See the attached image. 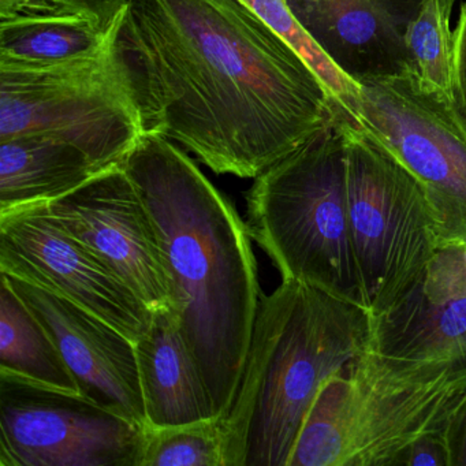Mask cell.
Instances as JSON below:
<instances>
[{"mask_svg": "<svg viewBox=\"0 0 466 466\" xmlns=\"http://www.w3.org/2000/svg\"><path fill=\"white\" fill-rule=\"evenodd\" d=\"M146 132L258 178L334 116L305 59L239 0H129L116 39Z\"/></svg>", "mask_w": 466, "mask_h": 466, "instance_id": "1", "label": "cell"}, {"mask_svg": "<svg viewBox=\"0 0 466 466\" xmlns=\"http://www.w3.org/2000/svg\"><path fill=\"white\" fill-rule=\"evenodd\" d=\"M151 212L173 312L215 416L236 398L260 305L247 223L168 138L146 132L121 163Z\"/></svg>", "mask_w": 466, "mask_h": 466, "instance_id": "2", "label": "cell"}, {"mask_svg": "<svg viewBox=\"0 0 466 466\" xmlns=\"http://www.w3.org/2000/svg\"><path fill=\"white\" fill-rule=\"evenodd\" d=\"M370 320L296 280L261 293L238 390L220 416L228 466H289L323 384L367 350Z\"/></svg>", "mask_w": 466, "mask_h": 466, "instance_id": "3", "label": "cell"}, {"mask_svg": "<svg viewBox=\"0 0 466 466\" xmlns=\"http://www.w3.org/2000/svg\"><path fill=\"white\" fill-rule=\"evenodd\" d=\"M465 398L466 357L410 361L367 349L323 384L289 466H394Z\"/></svg>", "mask_w": 466, "mask_h": 466, "instance_id": "4", "label": "cell"}, {"mask_svg": "<svg viewBox=\"0 0 466 466\" xmlns=\"http://www.w3.org/2000/svg\"><path fill=\"white\" fill-rule=\"evenodd\" d=\"M340 107L337 102L323 127L255 178L245 223L282 280L367 309L349 228Z\"/></svg>", "mask_w": 466, "mask_h": 466, "instance_id": "5", "label": "cell"}, {"mask_svg": "<svg viewBox=\"0 0 466 466\" xmlns=\"http://www.w3.org/2000/svg\"><path fill=\"white\" fill-rule=\"evenodd\" d=\"M116 39L96 56L65 64H0V140L53 136L100 168L121 165L146 127Z\"/></svg>", "mask_w": 466, "mask_h": 466, "instance_id": "6", "label": "cell"}, {"mask_svg": "<svg viewBox=\"0 0 466 466\" xmlns=\"http://www.w3.org/2000/svg\"><path fill=\"white\" fill-rule=\"evenodd\" d=\"M346 204L354 255L372 316L389 309L438 252L424 190L345 107Z\"/></svg>", "mask_w": 466, "mask_h": 466, "instance_id": "7", "label": "cell"}, {"mask_svg": "<svg viewBox=\"0 0 466 466\" xmlns=\"http://www.w3.org/2000/svg\"><path fill=\"white\" fill-rule=\"evenodd\" d=\"M354 118L424 190L441 247L466 244V130L413 76L359 83Z\"/></svg>", "mask_w": 466, "mask_h": 466, "instance_id": "8", "label": "cell"}, {"mask_svg": "<svg viewBox=\"0 0 466 466\" xmlns=\"http://www.w3.org/2000/svg\"><path fill=\"white\" fill-rule=\"evenodd\" d=\"M146 427L0 373V466H137Z\"/></svg>", "mask_w": 466, "mask_h": 466, "instance_id": "9", "label": "cell"}, {"mask_svg": "<svg viewBox=\"0 0 466 466\" xmlns=\"http://www.w3.org/2000/svg\"><path fill=\"white\" fill-rule=\"evenodd\" d=\"M0 272L70 299L133 342L151 326L154 310L64 230L46 204L0 215Z\"/></svg>", "mask_w": 466, "mask_h": 466, "instance_id": "10", "label": "cell"}, {"mask_svg": "<svg viewBox=\"0 0 466 466\" xmlns=\"http://www.w3.org/2000/svg\"><path fill=\"white\" fill-rule=\"evenodd\" d=\"M46 207L64 230L110 267L152 310L173 309L154 219L121 165L100 171Z\"/></svg>", "mask_w": 466, "mask_h": 466, "instance_id": "11", "label": "cell"}, {"mask_svg": "<svg viewBox=\"0 0 466 466\" xmlns=\"http://www.w3.org/2000/svg\"><path fill=\"white\" fill-rule=\"evenodd\" d=\"M4 275L58 346L80 394L133 424L147 427L135 342L70 299Z\"/></svg>", "mask_w": 466, "mask_h": 466, "instance_id": "12", "label": "cell"}, {"mask_svg": "<svg viewBox=\"0 0 466 466\" xmlns=\"http://www.w3.org/2000/svg\"><path fill=\"white\" fill-rule=\"evenodd\" d=\"M368 349L410 361L466 357V244L439 248L416 282L372 316Z\"/></svg>", "mask_w": 466, "mask_h": 466, "instance_id": "13", "label": "cell"}, {"mask_svg": "<svg viewBox=\"0 0 466 466\" xmlns=\"http://www.w3.org/2000/svg\"><path fill=\"white\" fill-rule=\"evenodd\" d=\"M309 36L357 84L411 76L406 32L424 0H288Z\"/></svg>", "mask_w": 466, "mask_h": 466, "instance_id": "14", "label": "cell"}, {"mask_svg": "<svg viewBox=\"0 0 466 466\" xmlns=\"http://www.w3.org/2000/svg\"><path fill=\"white\" fill-rule=\"evenodd\" d=\"M135 346L147 425L176 427L217 417L173 309L154 310L151 326Z\"/></svg>", "mask_w": 466, "mask_h": 466, "instance_id": "15", "label": "cell"}, {"mask_svg": "<svg viewBox=\"0 0 466 466\" xmlns=\"http://www.w3.org/2000/svg\"><path fill=\"white\" fill-rule=\"evenodd\" d=\"M122 15L106 31L80 10L31 0L0 15V64L47 66L96 56L116 39Z\"/></svg>", "mask_w": 466, "mask_h": 466, "instance_id": "16", "label": "cell"}, {"mask_svg": "<svg viewBox=\"0 0 466 466\" xmlns=\"http://www.w3.org/2000/svg\"><path fill=\"white\" fill-rule=\"evenodd\" d=\"M103 170L86 152L53 136L0 140V215L56 200Z\"/></svg>", "mask_w": 466, "mask_h": 466, "instance_id": "17", "label": "cell"}, {"mask_svg": "<svg viewBox=\"0 0 466 466\" xmlns=\"http://www.w3.org/2000/svg\"><path fill=\"white\" fill-rule=\"evenodd\" d=\"M0 373L80 394L58 346L4 274H0Z\"/></svg>", "mask_w": 466, "mask_h": 466, "instance_id": "18", "label": "cell"}, {"mask_svg": "<svg viewBox=\"0 0 466 466\" xmlns=\"http://www.w3.org/2000/svg\"><path fill=\"white\" fill-rule=\"evenodd\" d=\"M458 0H424L406 32L411 76L427 91L451 103L454 32L450 28Z\"/></svg>", "mask_w": 466, "mask_h": 466, "instance_id": "19", "label": "cell"}, {"mask_svg": "<svg viewBox=\"0 0 466 466\" xmlns=\"http://www.w3.org/2000/svg\"><path fill=\"white\" fill-rule=\"evenodd\" d=\"M137 466H228L222 420L214 417L176 427L147 425Z\"/></svg>", "mask_w": 466, "mask_h": 466, "instance_id": "20", "label": "cell"}, {"mask_svg": "<svg viewBox=\"0 0 466 466\" xmlns=\"http://www.w3.org/2000/svg\"><path fill=\"white\" fill-rule=\"evenodd\" d=\"M256 17L288 42L319 76L332 99L349 113L359 105L360 86L343 75L299 24L288 0H239Z\"/></svg>", "mask_w": 466, "mask_h": 466, "instance_id": "21", "label": "cell"}, {"mask_svg": "<svg viewBox=\"0 0 466 466\" xmlns=\"http://www.w3.org/2000/svg\"><path fill=\"white\" fill-rule=\"evenodd\" d=\"M394 466H450L444 428L425 433L411 441L398 454Z\"/></svg>", "mask_w": 466, "mask_h": 466, "instance_id": "22", "label": "cell"}, {"mask_svg": "<svg viewBox=\"0 0 466 466\" xmlns=\"http://www.w3.org/2000/svg\"><path fill=\"white\" fill-rule=\"evenodd\" d=\"M450 105L466 130V9L463 6H461L457 28L454 29V78Z\"/></svg>", "mask_w": 466, "mask_h": 466, "instance_id": "23", "label": "cell"}, {"mask_svg": "<svg viewBox=\"0 0 466 466\" xmlns=\"http://www.w3.org/2000/svg\"><path fill=\"white\" fill-rule=\"evenodd\" d=\"M50 2L86 13L106 31L124 15L129 4V0H50Z\"/></svg>", "mask_w": 466, "mask_h": 466, "instance_id": "24", "label": "cell"}, {"mask_svg": "<svg viewBox=\"0 0 466 466\" xmlns=\"http://www.w3.org/2000/svg\"><path fill=\"white\" fill-rule=\"evenodd\" d=\"M450 466H466V398L444 427Z\"/></svg>", "mask_w": 466, "mask_h": 466, "instance_id": "25", "label": "cell"}, {"mask_svg": "<svg viewBox=\"0 0 466 466\" xmlns=\"http://www.w3.org/2000/svg\"><path fill=\"white\" fill-rule=\"evenodd\" d=\"M31 0H0V15H6L15 12L18 7L29 4Z\"/></svg>", "mask_w": 466, "mask_h": 466, "instance_id": "26", "label": "cell"}, {"mask_svg": "<svg viewBox=\"0 0 466 466\" xmlns=\"http://www.w3.org/2000/svg\"><path fill=\"white\" fill-rule=\"evenodd\" d=\"M462 6L466 9V2H463Z\"/></svg>", "mask_w": 466, "mask_h": 466, "instance_id": "27", "label": "cell"}]
</instances>
